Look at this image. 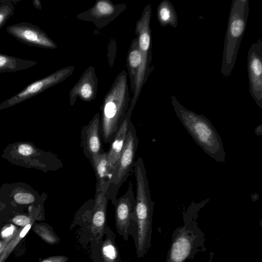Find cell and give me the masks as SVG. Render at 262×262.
I'll list each match as a JSON object with an SVG mask.
<instances>
[{
	"label": "cell",
	"mask_w": 262,
	"mask_h": 262,
	"mask_svg": "<svg viewBox=\"0 0 262 262\" xmlns=\"http://www.w3.org/2000/svg\"><path fill=\"white\" fill-rule=\"evenodd\" d=\"M170 100L177 116L196 143L216 161L224 163L225 152L222 140L209 120L186 108L174 95Z\"/></svg>",
	"instance_id": "obj_1"
},
{
	"label": "cell",
	"mask_w": 262,
	"mask_h": 262,
	"mask_svg": "<svg viewBox=\"0 0 262 262\" xmlns=\"http://www.w3.org/2000/svg\"><path fill=\"white\" fill-rule=\"evenodd\" d=\"M127 75L122 71L116 77L102 105L101 132L102 141L111 143L129 107Z\"/></svg>",
	"instance_id": "obj_2"
},
{
	"label": "cell",
	"mask_w": 262,
	"mask_h": 262,
	"mask_svg": "<svg viewBox=\"0 0 262 262\" xmlns=\"http://www.w3.org/2000/svg\"><path fill=\"white\" fill-rule=\"evenodd\" d=\"M134 172L136 180V232L134 239L137 256L140 258L144 254L149 241L153 203L145 165L140 157L135 161Z\"/></svg>",
	"instance_id": "obj_3"
},
{
	"label": "cell",
	"mask_w": 262,
	"mask_h": 262,
	"mask_svg": "<svg viewBox=\"0 0 262 262\" xmlns=\"http://www.w3.org/2000/svg\"><path fill=\"white\" fill-rule=\"evenodd\" d=\"M249 13V0H233L225 34L221 72L229 77L234 69Z\"/></svg>",
	"instance_id": "obj_4"
},
{
	"label": "cell",
	"mask_w": 262,
	"mask_h": 262,
	"mask_svg": "<svg viewBox=\"0 0 262 262\" xmlns=\"http://www.w3.org/2000/svg\"><path fill=\"white\" fill-rule=\"evenodd\" d=\"M1 157L14 165L45 172L56 171L63 167L61 161L55 154L37 148L28 141L8 144Z\"/></svg>",
	"instance_id": "obj_5"
},
{
	"label": "cell",
	"mask_w": 262,
	"mask_h": 262,
	"mask_svg": "<svg viewBox=\"0 0 262 262\" xmlns=\"http://www.w3.org/2000/svg\"><path fill=\"white\" fill-rule=\"evenodd\" d=\"M138 144L137 132L131 122L122 150L114 168L111 184L106 192L108 200L113 205L117 201L120 188L134 170Z\"/></svg>",
	"instance_id": "obj_6"
},
{
	"label": "cell",
	"mask_w": 262,
	"mask_h": 262,
	"mask_svg": "<svg viewBox=\"0 0 262 262\" xmlns=\"http://www.w3.org/2000/svg\"><path fill=\"white\" fill-rule=\"evenodd\" d=\"M151 8L147 5L141 17L136 25V32L138 33V47L141 56V64L138 69L135 81L134 96L130 103L129 108L133 110L140 93L143 84L146 81L149 72L150 62L151 33L150 22Z\"/></svg>",
	"instance_id": "obj_7"
},
{
	"label": "cell",
	"mask_w": 262,
	"mask_h": 262,
	"mask_svg": "<svg viewBox=\"0 0 262 262\" xmlns=\"http://www.w3.org/2000/svg\"><path fill=\"white\" fill-rule=\"evenodd\" d=\"M108 201L105 192L96 191L94 199L85 202L78 212L88 220V227L92 246L102 238L107 225Z\"/></svg>",
	"instance_id": "obj_8"
},
{
	"label": "cell",
	"mask_w": 262,
	"mask_h": 262,
	"mask_svg": "<svg viewBox=\"0 0 262 262\" xmlns=\"http://www.w3.org/2000/svg\"><path fill=\"white\" fill-rule=\"evenodd\" d=\"M136 200L131 182L126 192L117 199L115 204V224L118 233L127 241L129 235L135 237Z\"/></svg>",
	"instance_id": "obj_9"
},
{
	"label": "cell",
	"mask_w": 262,
	"mask_h": 262,
	"mask_svg": "<svg viewBox=\"0 0 262 262\" xmlns=\"http://www.w3.org/2000/svg\"><path fill=\"white\" fill-rule=\"evenodd\" d=\"M73 70L74 67L72 66L63 68L31 83L22 91L2 102L0 111L20 103L62 81L72 74Z\"/></svg>",
	"instance_id": "obj_10"
},
{
	"label": "cell",
	"mask_w": 262,
	"mask_h": 262,
	"mask_svg": "<svg viewBox=\"0 0 262 262\" xmlns=\"http://www.w3.org/2000/svg\"><path fill=\"white\" fill-rule=\"evenodd\" d=\"M247 71L250 95L262 108V41L260 38L248 50Z\"/></svg>",
	"instance_id": "obj_11"
},
{
	"label": "cell",
	"mask_w": 262,
	"mask_h": 262,
	"mask_svg": "<svg viewBox=\"0 0 262 262\" xmlns=\"http://www.w3.org/2000/svg\"><path fill=\"white\" fill-rule=\"evenodd\" d=\"M7 32L20 42L28 46L54 49L56 44L38 26L27 22H20L6 28Z\"/></svg>",
	"instance_id": "obj_12"
},
{
	"label": "cell",
	"mask_w": 262,
	"mask_h": 262,
	"mask_svg": "<svg viewBox=\"0 0 262 262\" xmlns=\"http://www.w3.org/2000/svg\"><path fill=\"white\" fill-rule=\"evenodd\" d=\"M5 202H11L19 205H41L46 200L47 194H41L31 186L23 182L4 184L0 187Z\"/></svg>",
	"instance_id": "obj_13"
},
{
	"label": "cell",
	"mask_w": 262,
	"mask_h": 262,
	"mask_svg": "<svg viewBox=\"0 0 262 262\" xmlns=\"http://www.w3.org/2000/svg\"><path fill=\"white\" fill-rule=\"evenodd\" d=\"M81 133L83 152L91 164L96 158L105 152L102 147L101 118L99 113L94 116L88 124L83 126Z\"/></svg>",
	"instance_id": "obj_14"
},
{
	"label": "cell",
	"mask_w": 262,
	"mask_h": 262,
	"mask_svg": "<svg viewBox=\"0 0 262 262\" xmlns=\"http://www.w3.org/2000/svg\"><path fill=\"white\" fill-rule=\"evenodd\" d=\"M115 237L114 233L106 225L101 240L92 246L91 258L93 262H122Z\"/></svg>",
	"instance_id": "obj_15"
},
{
	"label": "cell",
	"mask_w": 262,
	"mask_h": 262,
	"mask_svg": "<svg viewBox=\"0 0 262 262\" xmlns=\"http://www.w3.org/2000/svg\"><path fill=\"white\" fill-rule=\"evenodd\" d=\"M97 80L94 69L90 67L83 73L79 80L71 89L70 93L71 105L74 104L77 97L85 101L95 98Z\"/></svg>",
	"instance_id": "obj_16"
},
{
	"label": "cell",
	"mask_w": 262,
	"mask_h": 262,
	"mask_svg": "<svg viewBox=\"0 0 262 262\" xmlns=\"http://www.w3.org/2000/svg\"><path fill=\"white\" fill-rule=\"evenodd\" d=\"M133 110L128 108L122 124L117 130L115 137L111 143L110 148L107 152L111 168L114 170L115 167L122 150L129 124Z\"/></svg>",
	"instance_id": "obj_17"
},
{
	"label": "cell",
	"mask_w": 262,
	"mask_h": 262,
	"mask_svg": "<svg viewBox=\"0 0 262 262\" xmlns=\"http://www.w3.org/2000/svg\"><path fill=\"white\" fill-rule=\"evenodd\" d=\"M91 165L96 176V191L106 193L114 172V170L110 167L107 152L105 151L96 158L91 163Z\"/></svg>",
	"instance_id": "obj_18"
},
{
	"label": "cell",
	"mask_w": 262,
	"mask_h": 262,
	"mask_svg": "<svg viewBox=\"0 0 262 262\" xmlns=\"http://www.w3.org/2000/svg\"><path fill=\"white\" fill-rule=\"evenodd\" d=\"M37 62L0 53V73L25 70L37 64Z\"/></svg>",
	"instance_id": "obj_19"
},
{
	"label": "cell",
	"mask_w": 262,
	"mask_h": 262,
	"mask_svg": "<svg viewBox=\"0 0 262 262\" xmlns=\"http://www.w3.org/2000/svg\"><path fill=\"white\" fill-rule=\"evenodd\" d=\"M157 15L162 27L169 25L174 29L177 27L178 15L174 7L169 1L163 0L160 3L157 8Z\"/></svg>",
	"instance_id": "obj_20"
},
{
	"label": "cell",
	"mask_w": 262,
	"mask_h": 262,
	"mask_svg": "<svg viewBox=\"0 0 262 262\" xmlns=\"http://www.w3.org/2000/svg\"><path fill=\"white\" fill-rule=\"evenodd\" d=\"M117 13L116 6L110 1L100 0L96 3L90 10L89 13L96 19H101L112 16Z\"/></svg>",
	"instance_id": "obj_21"
},
{
	"label": "cell",
	"mask_w": 262,
	"mask_h": 262,
	"mask_svg": "<svg viewBox=\"0 0 262 262\" xmlns=\"http://www.w3.org/2000/svg\"><path fill=\"white\" fill-rule=\"evenodd\" d=\"M190 249V243L186 238H178L172 245L171 259L175 262H181L188 256Z\"/></svg>",
	"instance_id": "obj_22"
},
{
	"label": "cell",
	"mask_w": 262,
	"mask_h": 262,
	"mask_svg": "<svg viewBox=\"0 0 262 262\" xmlns=\"http://www.w3.org/2000/svg\"><path fill=\"white\" fill-rule=\"evenodd\" d=\"M133 45L129 51L128 55V62L130 74L134 75V81L137 73L138 69L141 64V56L139 50L138 39L134 40ZM135 85V84H134Z\"/></svg>",
	"instance_id": "obj_23"
},
{
	"label": "cell",
	"mask_w": 262,
	"mask_h": 262,
	"mask_svg": "<svg viewBox=\"0 0 262 262\" xmlns=\"http://www.w3.org/2000/svg\"><path fill=\"white\" fill-rule=\"evenodd\" d=\"M19 1H0V29L14 14V6L12 3Z\"/></svg>",
	"instance_id": "obj_24"
},
{
	"label": "cell",
	"mask_w": 262,
	"mask_h": 262,
	"mask_svg": "<svg viewBox=\"0 0 262 262\" xmlns=\"http://www.w3.org/2000/svg\"><path fill=\"white\" fill-rule=\"evenodd\" d=\"M12 222L17 225L26 226L30 224L31 219L29 216L25 215H17L13 218Z\"/></svg>",
	"instance_id": "obj_25"
},
{
	"label": "cell",
	"mask_w": 262,
	"mask_h": 262,
	"mask_svg": "<svg viewBox=\"0 0 262 262\" xmlns=\"http://www.w3.org/2000/svg\"><path fill=\"white\" fill-rule=\"evenodd\" d=\"M69 258L66 256L58 255L49 257L41 262H67Z\"/></svg>",
	"instance_id": "obj_26"
},
{
	"label": "cell",
	"mask_w": 262,
	"mask_h": 262,
	"mask_svg": "<svg viewBox=\"0 0 262 262\" xmlns=\"http://www.w3.org/2000/svg\"><path fill=\"white\" fill-rule=\"evenodd\" d=\"M14 230V227L11 226L4 230L2 233V235L3 237H6L7 236H9L13 232Z\"/></svg>",
	"instance_id": "obj_27"
},
{
	"label": "cell",
	"mask_w": 262,
	"mask_h": 262,
	"mask_svg": "<svg viewBox=\"0 0 262 262\" xmlns=\"http://www.w3.org/2000/svg\"><path fill=\"white\" fill-rule=\"evenodd\" d=\"M33 5L36 9H37L38 10L42 9V6H41V2L40 1H39V0L33 1Z\"/></svg>",
	"instance_id": "obj_28"
},
{
	"label": "cell",
	"mask_w": 262,
	"mask_h": 262,
	"mask_svg": "<svg viewBox=\"0 0 262 262\" xmlns=\"http://www.w3.org/2000/svg\"><path fill=\"white\" fill-rule=\"evenodd\" d=\"M5 203L4 197L0 191V205L2 204H4Z\"/></svg>",
	"instance_id": "obj_29"
},
{
	"label": "cell",
	"mask_w": 262,
	"mask_h": 262,
	"mask_svg": "<svg viewBox=\"0 0 262 262\" xmlns=\"http://www.w3.org/2000/svg\"><path fill=\"white\" fill-rule=\"evenodd\" d=\"M122 262H127V261H122Z\"/></svg>",
	"instance_id": "obj_30"
}]
</instances>
